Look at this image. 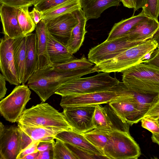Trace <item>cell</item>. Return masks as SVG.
Listing matches in <instances>:
<instances>
[{"label": "cell", "instance_id": "1", "mask_svg": "<svg viewBox=\"0 0 159 159\" xmlns=\"http://www.w3.org/2000/svg\"><path fill=\"white\" fill-rule=\"evenodd\" d=\"M122 81L129 88L146 95L159 94V67L145 62L122 72Z\"/></svg>", "mask_w": 159, "mask_h": 159}, {"label": "cell", "instance_id": "2", "mask_svg": "<svg viewBox=\"0 0 159 159\" xmlns=\"http://www.w3.org/2000/svg\"><path fill=\"white\" fill-rule=\"evenodd\" d=\"M18 124L26 125L73 130L62 112H60L47 103L42 102L26 109L20 117Z\"/></svg>", "mask_w": 159, "mask_h": 159}, {"label": "cell", "instance_id": "3", "mask_svg": "<svg viewBox=\"0 0 159 159\" xmlns=\"http://www.w3.org/2000/svg\"><path fill=\"white\" fill-rule=\"evenodd\" d=\"M77 78L78 77L72 73L55 70L53 66L38 70L29 79L27 85L38 95L42 102H45L55 94L61 84Z\"/></svg>", "mask_w": 159, "mask_h": 159}, {"label": "cell", "instance_id": "4", "mask_svg": "<svg viewBox=\"0 0 159 159\" xmlns=\"http://www.w3.org/2000/svg\"><path fill=\"white\" fill-rule=\"evenodd\" d=\"M157 44L152 39H148L122 52L116 57L93 67V73L120 72L139 63L142 57L148 52L155 49Z\"/></svg>", "mask_w": 159, "mask_h": 159}, {"label": "cell", "instance_id": "5", "mask_svg": "<svg viewBox=\"0 0 159 159\" xmlns=\"http://www.w3.org/2000/svg\"><path fill=\"white\" fill-rule=\"evenodd\" d=\"M119 81L109 73L98 72L94 76L67 81L61 85L55 94L62 97L109 90Z\"/></svg>", "mask_w": 159, "mask_h": 159}, {"label": "cell", "instance_id": "6", "mask_svg": "<svg viewBox=\"0 0 159 159\" xmlns=\"http://www.w3.org/2000/svg\"><path fill=\"white\" fill-rule=\"evenodd\" d=\"M103 151L107 159H138L140 156V147L129 132L119 130L111 131Z\"/></svg>", "mask_w": 159, "mask_h": 159}, {"label": "cell", "instance_id": "7", "mask_svg": "<svg viewBox=\"0 0 159 159\" xmlns=\"http://www.w3.org/2000/svg\"><path fill=\"white\" fill-rule=\"evenodd\" d=\"M31 92L27 85L16 86L11 93L0 102L1 115L11 123L17 122L31 99Z\"/></svg>", "mask_w": 159, "mask_h": 159}, {"label": "cell", "instance_id": "8", "mask_svg": "<svg viewBox=\"0 0 159 159\" xmlns=\"http://www.w3.org/2000/svg\"><path fill=\"white\" fill-rule=\"evenodd\" d=\"M145 41H131L125 35L111 40H106L89 50L88 59L96 64L112 58L127 49Z\"/></svg>", "mask_w": 159, "mask_h": 159}, {"label": "cell", "instance_id": "9", "mask_svg": "<svg viewBox=\"0 0 159 159\" xmlns=\"http://www.w3.org/2000/svg\"><path fill=\"white\" fill-rule=\"evenodd\" d=\"M96 106L65 107L62 112L73 130L84 133L94 129L93 118Z\"/></svg>", "mask_w": 159, "mask_h": 159}, {"label": "cell", "instance_id": "10", "mask_svg": "<svg viewBox=\"0 0 159 159\" xmlns=\"http://www.w3.org/2000/svg\"><path fill=\"white\" fill-rule=\"evenodd\" d=\"M124 123L132 125L141 121L146 113L135 100L117 96L108 103Z\"/></svg>", "mask_w": 159, "mask_h": 159}, {"label": "cell", "instance_id": "11", "mask_svg": "<svg viewBox=\"0 0 159 159\" xmlns=\"http://www.w3.org/2000/svg\"><path fill=\"white\" fill-rule=\"evenodd\" d=\"M116 93L110 89L76 95L62 96L60 105L64 107L86 106L109 103L116 97Z\"/></svg>", "mask_w": 159, "mask_h": 159}, {"label": "cell", "instance_id": "12", "mask_svg": "<svg viewBox=\"0 0 159 159\" xmlns=\"http://www.w3.org/2000/svg\"><path fill=\"white\" fill-rule=\"evenodd\" d=\"M0 41V69L2 74L10 84L19 85L20 84L13 57V39L4 35Z\"/></svg>", "mask_w": 159, "mask_h": 159}, {"label": "cell", "instance_id": "13", "mask_svg": "<svg viewBox=\"0 0 159 159\" xmlns=\"http://www.w3.org/2000/svg\"><path fill=\"white\" fill-rule=\"evenodd\" d=\"M94 129L108 131L119 130L129 132V125L123 122L108 104L97 105L93 118Z\"/></svg>", "mask_w": 159, "mask_h": 159}, {"label": "cell", "instance_id": "14", "mask_svg": "<svg viewBox=\"0 0 159 159\" xmlns=\"http://www.w3.org/2000/svg\"><path fill=\"white\" fill-rule=\"evenodd\" d=\"M49 33L66 45L74 28L78 23L76 17L71 12L45 20Z\"/></svg>", "mask_w": 159, "mask_h": 159}, {"label": "cell", "instance_id": "15", "mask_svg": "<svg viewBox=\"0 0 159 159\" xmlns=\"http://www.w3.org/2000/svg\"><path fill=\"white\" fill-rule=\"evenodd\" d=\"M20 152V133L18 126L5 127L0 133V159H16Z\"/></svg>", "mask_w": 159, "mask_h": 159}, {"label": "cell", "instance_id": "16", "mask_svg": "<svg viewBox=\"0 0 159 159\" xmlns=\"http://www.w3.org/2000/svg\"><path fill=\"white\" fill-rule=\"evenodd\" d=\"M18 8L2 4L0 15L4 35L14 39L24 35L19 26L17 15Z\"/></svg>", "mask_w": 159, "mask_h": 159}, {"label": "cell", "instance_id": "17", "mask_svg": "<svg viewBox=\"0 0 159 159\" xmlns=\"http://www.w3.org/2000/svg\"><path fill=\"white\" fill-rule=\"evenodd\" d=\"M72 13L76 17L78 23L73 29L66 46L69 52L73 55L82 46L87 31L85 29L87 19L81 8Z\"/></svg>", "mask_w": 159, "mask_h": 159}, {"label": "cell", "instance_id": "18", "mask_svg": "<svg viewBox=\"0 0 159 159\" xmlns=\"http://www.w3.org/2000/svg\"><path fill=\"white\" fill-rule=\"evenodd\" d=\"M55 139L97 155L106 157L103 151L90 143L82 133L73 130L61 132L56 135Z\"/></svg>", "mask_w": 159, "mask_h": 159}, {"label": "cell", "instance_id": "19", "mask_svg": "<svg viewBox=\"0 0 159 159\" xmlns=\"http://www.w3.org/2000/svg\"><path fill=\"white\" fill-rule=\"evenodd\" d=\"M35 33L37 37V49L38 57V70L52 66L48 50L47 27L45 20L42 19L36 25Z\"/></svg>", "mask_w": 159, "mask_h": 159}, {"label": "cell", "instance_id": "20", "mask_svg": "<svg viewBox=\"0 0 159 159\" xmlns=\"http://www.w3.org/2000/svg\"><path fill=\"white\" fill-rule=\"evenodd\" d=\"M36 33L26 35L25 68L24 80L25 84L33 74L38 69L39 60L37 49Z\"/></svg>", "mask_w": 159, "mask_h": 159}, {"label": "cell", "instance_id": "21", "mask_svg": "<svg viewBox=\"0 0 159 159\" xmlns=\"http://www.w3.org/2000/svg\"><path fill=\"white\" fill-rule=\"evenodd\" d=\"M111 90L114 91L117 96L135 99L146 113L159 97V94L146 95L137 92L127 87L123 81H119Z\"/></svg>", "mask_w": 159, "mask_h": 159}, {"label": "cell", "instance_id": "22", "mask_svg": "<svg viewBox=\"0 0 159 159\" xmlns=\"http://www.w3.org/2000/svg\"><path fill=\"white\" fill-rule=\"evenodd\" d=\"M159 27L158 21L148 17L137 24L124 35L131 41H145L152 38Z\"/></svg>", "mask_w": 159, "mask_h": 159}, {"label": "cell", "instance_id": "23", "mask_svg": "<svg viewBox=\"0 0 159 159\" xmlns=\"http://www.w3.org/2000/svg\"><path fill=\"white\" fill-rule=\"evenodd\" d=\"M48 50L51 62L54 64L64 63L75 58L68 52L66 45L52 35L47 28Z\"/></svg>", "mask_w": 159, "mask_h": 159}, {"label": "cell", "instance_id": "24", "mask_svg": "<svg viewBox=\"0 0 159 159\" xmlns=\"http://www.w3.org/2000/svg\"><path fill=\"white\" fill-rule=\"evenodd\" d=\"M87 20L97 19L107 9L119 5L121 0H79Z\"/></svg>", "mask_w": 159, "mask_h": 159}, {"label": "cell", "instance_id": "25", "mask_svg": "<svg viewBox=\"0 0 159 159\" xmlns=\"http://www.w3.org/2000/svg\"><path fill=\"white\" fill-rule=\"evenodd\" d=\"M26 35L13 39V54L16 72L20 84L24 80L25 68Z\"/></svg>", "mask_w": 159, "mask_h": 159}, {"label": "cell", "instance_id": "26", "mask_svg": "<svg viewBox=\"0 0 159 159\" xmlns=\"http://www.w3.org/2000/svg\"><path fill=\"white\" fill-rule=\"evenodd\" d=\"M148 18L142 11L137 15L133 16L115 23L106 40H111L123 36L137 24Z\"/></svg>", "mask_w": 159, "mask_h": 159}, {"label": "cell", "instance_id": "27", "mask_svg": "<svg viewBox=\"0 0 159 159\" xmlns=\"http://www.w3.org/2000/svg\"><path fill=\"white\" fill-rule=\"evenodd\" d=\"M18 127L34 142H52L56 135L63 131L58 129L31 126L18 124Z\"/></svg>", "mask_w": 159, "mask_h": 159}, {"label": "cell", "instance_id": "28", "mask_svg": "<svg viewBox=\"0 0 159 159\" xmlns=\"http://www.w3.org/2000/svg\"><path fill=\"white\" fill-rule=\"evenodd\" d=\"M81 8L79 0H71L43 12V19H51L63 14L71 13Z\"/></svg>", "mask_w": 159, "mask_h": 159}, {"label": "cell", "instance_id": "29", "mask_svg": "<svg viewBox=\"0 0 159 159\" xmlns=\"http://www.w3.org/2000/svg\"><path fill=\"white\" fill-rule=\"evenodd\" d=\"M29 7L18 8L17 18L23 34L27 35L35 29L36 25L32 20L29 11Z\"/></svg>", "mask_w": 159, "mask_h": 159}, {"label": "cell", "instance_id": "30", "mask_svg": "<svg viewBox=\"0 0 159 159\" xmlns=\"http://www.w3.org/2000/svg\"><path fill=\"white\" fill-rule=\"evenodd\" d=\"M110 131L94 129L82 134L93 144L103 151L107 142Z\"/></svg>", "mask_w": 159, "mask_h": 159}, {"label": "cell", "instance_id": "31", "mask_svg": "<svg viewBox=\"0 0 159 159\" xmlns=\"http://www.w3.org/2000/svg\"><path fill=\"white\" fill-rule=\"evenodd\" d=\"M55 139L53 149V159H78L64 142L58 139Z\"/></svg>", "mask_w": 159, "mask_h": 159}, {"label": "cell", "instance_id": "32", "mask_svg": "<svg viewBox=\"0 0 159 159\" xmlns=\"http://www.w3.org/2000/svg\"><path fill=\"white\" fill-rule=\"evenodd\" d=\"M142 11L148 17L158 21L159 0H146Z\"/></svg>", "mask_w": 159, "mask_h": 159}, {"label": "cell", "instance_id": "33", "mask_svg": "<svg viewBox=\"0 0 159 159\" xmlns=\"http://www.w3.org/2000/svg\"><path fill=\"white\" fill-rule=\"evenodd\" d=\"M71 0H37L34 7L42 12Z\"/></svg>", "mask_w": 159, "mask_h": 159}, {"label": "cell", "instance_id": "34", "mask_svg": "<svg viewBox=\"0 0 159 159\" xmlns=\"http://www.w3.org/2000/svg\"><path fill=\"white\" fill-rule=\"evenodd\" d=\"M68 147L80 159H107L104 156H100L80 149L70 144L65 143Z\"/></svg>", "mask_w": 159, "mask_h": 159}, {"label": "cell", "instance_id": "35", "mask_svg": "<svg viewBox=\"0 0 159 159\" xmlns=\"http://www.w3.org/2000/svg\"><path fill=\"white\" fill-rule=\"evenodd\" d=\"M142 126L152 134H159V124L158 120L149 117H143L141 120Z\"/></svg>", "mask_w": 159, "mask_h": 159}, {"label": "cell", "instance_id": "36", "mask_svg": "<svg viewBox=\"0 0 159 159\" xmlns=\"http://www.w3.org/2000/svg\"><path fill=\"white\" fill-rule=\"evenodd\" d=\"M1 4L17 8L32 6L34 4L32 0H0Z\"/></svg>", "mask_w": 159, "mask_h": 159}, {"label": "cell", "instance_id": "37", "mask_svg": "<svg viewBox=\"0 0 159 159\" xmlns=\"http://www.w3.org/2000/svg\"><path fill=\"white\" fill-rule=\"evenodd\" d=\"M158 120L159 119V97L152 105L144 116Z\"/></svg>", "mask_w": 159, "mask_h": 159}, {"label": "cell", "instance_id": "38", "mask_svg": "<svg viewBox=\"0 0 159 159\" xmlns=\"http://www.w3.org/2000/svg\"><path fill=\"white\" fill-rule=\"evenodd\" d=\"M19 129L20 133V153L30 145L36 142L34 141L20 128Z\"/></svg>", "mask_w": 159, "mask_h": 159}, {"label": "cell", "instance_id": "39", "mask_svg": "<svg viewBox=\"0 0 159 159\" xmlns=\"http://www.w3.org/2000/svg\"><path fill=\"white\" fill-rule=\"evenodd\" d=\"M39 142H36L30 145L19 154L16 159H22L27 155L39 152L38 146Z\"/></svg>", "mask_w": 159, "mask_h": 159}, {"label": "cell", "instance_id": "40", "mask_svg": "<svg viewBox=\"0 0 159 159\" xmlns=\"http://www.w3.org/2000/svg\"><path fill=\"white\" fill-rule=\"evenodd\" d=\"M143 62L150 64L159 67V47H157L154 50L149 59Z\"/></svg>", "mask_w": 159, "mask_h": 159}, {"label": "cell", "instance_id": "41", "mask_svg": "<svg viewBox=\"0 0 159 159\" xmlns=\"http://www.w3.org/2000/svg\"><path fill=\"white\" fill-rule=\"evenodd\" d=\"M54 141L52 142H40L38 146L39 152H42L48 150H53L55 143Z\"/></svg>", "mask_w": 159, "mask_h": 159}, {"label": "cell", "instance_id": "42", "mask_svg": "<svg viewBox=\"0 0 159 159\" xmlns=\"http://www.w3.org/2000/svg\"><path fill=\"white\" fill-rule=\"evenodd\" d=\"M30 15L36 25L43 19V12L40 11L35 7L30 12Z\"/></svg>", "mask_w": 159, "mask_h": 159}, {"label": "cell", "instance_id": "43", "mask_svg": "<svg viewBox=\"0 0 159 159\" xmlns=\"http://www.w3.org/2000/svg\"><path fill=\"white\" fill-rule=\"evenodd\" d=\"M6 79L2 74L0 75V100L2 99L6 94L7 89L6 87Z\"/></svg>", "mask_w": 159, "mask_h": 159}, {"label": "cell", "instance_id": "44", "mask_svg": "<svg viewBox=\"0 0 159 159\" xmlns=\"http://www.w3.org/2000/svg\"><path fill=\"white\" fill-rule=\"evenodd\" d=\"M36 159H53V150L39 152Z\"/></svg>", "mask_w": 159, "mask_h": 159}, {"label": "cell", "instance_id": "45", "mask_svg": "<svg viewBox=\"0 0 159 159\" xmlns=\"http://www.w3.org/2000/svg\"><path fill=\"white\" fill-rule=\"evenodd\" d=\"M135 8L134 9V13L138 9L142 8L145 5L146 0H134Z\"/></svg>", "mask_w": 159, "mask_h": 159}, {"label": "cell", "instance_id": "46", "mask_svg": "<svg viewBox=\"0 0 159 159\" xmlns=\"http://www.w3.org/2000/svg\"><path fill=\"white\" fill-rule=\"evenodd\" d=\"M121 2L125 7L129 8H133L134 9L135 8V6L134 0H121Z\"/></svg>", "mask_w": 159, "mask_h": 159}, {"label": "cell", "instance_id": "47", "mask_svg": "<svg viewBox=\"0 0 159 159\" xmlns=\"http://www.w3.org/2000/svg\"><path fill=\"white\" fill-rule=\"evenodd\" d=\"M154 50L150 51L145 54L140 59L139 63H142L145 61L151 58L152 53Z\"/></svg>", "mask_w": 159, "mask_h": 159}, {"label": "cell", "instance_id": "48", "mask_svg": "<svg viewBox=\"0 0 159 159\" xmlns=\"http://www.w3.org/2000/svg\"><path fill=\"white\" fill-rule=\"evenodd\" d=\"M39 153V152H38L27 155L23 157L22 159H36Z\"/></svg>", "mask_w": 159, "mask_h": 159}, {"label": "cell", "instance_id": "49", "mask_svg": "<svg viewBox=\"0 0 159 159\" xmlns=\"http://www.w3.org/2000/svg\"><path fill=\"white\" fill-rule=\"evenodd\" d=\"M154 40L157 44V47H159V27L153 35L152 38Z\"/></svg>", "mask_w": 159, "mask_h": 159}, {"label": "cell", "instance_id": "50", "mask_svg": "<svg viewBox=\"0 0 159 159\" xmlns=\"http://www.w3.org/2000/svg\"><path fill=\"white\" fill-rule=\"evenodd\" d=\"M151 139L153 142L159 145V134H152Z\"/></svg>", "mask_w": 159, "mask_h": 159}, {"label": "cell", "instance_id": "51", "mask_svg": "<svg viewBox=\"0 0 159 159\" xmlns=\"http://www.w3.org/2000/svg\"><path fill=\"white\" fill-rule=\"evenodd\" d=\"M5 127L3 123L1 121L0 122V133H1L3 131Z\"/></svg>", "mask_w": 159, "mask_h": 159}, {"label": "cell", "instance_id": "52", "mask_svg": "<svg viewBox=\"0 0 159 159\" xmlns=\"http://www.w3.org/2000/svg\"><path fill=\"white\" fill-rule=\"evenodd\" d=\"M34 2V3L37 0H32Z\"/></svg>", "mask_w": 159, "mask_h": 159}, {"label": "cell", "instance_id": "53", "mask_svg": "<svg viewBox=\"0 0 159 159\" xmlns=\"http://www.w3.org/2000/svg\"><path fill=\"white\" fill-rule=\"evenodd\" d=\"M158 122L159 124V119L158 120Z\"/></svg>", "mask_w": 159, "mask_h": 159}]
</instances>
